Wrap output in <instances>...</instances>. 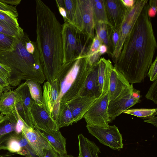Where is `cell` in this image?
<instances>
[{
	"label": "cell",
	"instance_id": "1",
	"mask_svg": "<svg viewBox=\"0 0 157 157\" xmlns=\"http://www.w3.org/2000/svg\"><path fill=\"white\" fill-rule=\"evenodd\" d=\"M147 2L126 38L114 67L130 84L143 82L147 75L157 45L147 14Z\"/></svg>",
	"mask_w": 157,
	"mask_h": 157
},
{
	"label": "cell",
	"instance_id": "2",
	"mask_svg": "<svg viewBox=\"0 0 157 157\" xmlns=\"http://www.w3.org/2000/svg\"><path fill=\"white\" fill-rule=\"evenodd\" d=\"M36 2V41L45 79L54 80L63 64L62 25L42 1Z\"/></svg>",
	"mask_w": 157,
	"mask_h": 157
},
{
	"label": "cell",
	"instance_id": "3",
	"mask_svg": "<svg viewBox=\"0 0 157 157\" xmlns=\"http://www.w3.org/2000/svg\"><path fill=\"white\" fill-rule=\"evenodd\" d=\"M29 38L25 33L17 38L13 50L0 51V63L8 66L11 70L8 80L10 86L19 85L23 80L41 84L46 79L38 50L32 54L26 49V42Z\"/></svg>",
	"mask_w": 157,
	"mask_h": 157
},
{
	"label": "cell",
	"instance_id": "4",
	"mask_svg": "<svg viewBox=\"0 0 157 157\" xmlns=\"http://www.w3.org/2000/svg\"><path fill=\"white\" fill-rule=\"evenodd\" d=\"M85 56L63 63L56 79L59 89L57 107L60 102H67L78 96L90 70Z\"/></svg>",
	"mask_w": 157,
	"mask_h": 157
},
{
	"label": "cell",
	"instance_id": "5",
	"mask_svg": "<svg viewBox=\"0 0 157 157\" xmlns=\"http://www.w3.org/2000/svg\"><path fill=\"white\" fill-rule=\"evenodd\" d=\"M62 36L63 64L86 56L93 40L70 23L62 25Z\"/></svg>",
	"mask_w": 157,
	"mask_h": 157
},
{
	"label": "cell",
	"instance_id": "6",
	"mask_svg": "<svg viewBox=\"0 0 157 157\" xmlns=\"http://www.w3.org/2000/svg\"><path fill=\"white\" fill-rule=\"evenodd\" d=\"M72 25L93 40L95 21L92 0H77Z\"/></svg>",
	"mask_w": 157,
	"mask_h": 157
},
{
	"label": "cell",
	"instance_id": "7",
	"mask_svg": "<svg viewBox=\"0 0 157 157\" xmlns=\"http://www.w3.org/2000/svg\"><path fill=\"white\" fill-rule=\"evenodd\" d=\"M147 0H138L132 7L128 8L122 23L119 27L120 39L116 48L111 57L115 63L121 52L124 42L132 30Z\"/></svg>",
	"mask_w": 157,
	"mask_h": 157
},
{
	"label": "cell",
	"instance_id": "8",
	"mask_svg": "<svg viewBox=\"0 0 157 157\" xmlns=\"http://www.w3.org/2000/svg\"><path fill=\"white\" fill-rule=\"evenodd\" d=\"M140 91L135 89L132 84L116 99L109 101L108 113L109 123L116 118L141 101Z\"/></svg>",
	"mask_w": 157,
	"mask_h": 157
},
{
	"label": "cell",
	"instance_id": "9",
	"mask_svg": "<svg viewBox=\"0 0 157 157\" xmlns=\"http://www.w3.org/2000/svg\"><path fill=\"white\" fill-rule=\"evenodd\" d=\"M109 101V91L97 98L84 115L87 125L106 127L109 123L108 108Z\"/></svg>",
	"mask_w": 157,
	"mask_h": 157
},
{
	"label": "cell",
	"instance_id": "10",
	"mask_svg": "<svg viewBox=\"0 0 157 157\" xmlns=\"http://www.w3.org/2000/svg\"><path fill=\"white\" fill-rule=\"evenodd\" d=\"M86 127L89 133L103 145L115 150L123 148L122 135L115 125L106 127L86 125Z\"/></svg>",
	"mask_w": 157,
	"mask_h": 157
},
{
	"label": "cell",
	"instance_id": "11",
	"mask_svg": "<svg viewBox=\"0 0 157 157\" xmlns=\"http://www.w3.org/2000/svg\"><path fill=\"white\" fill-rule=\"evenodd\" d=\"M14 90L18 95L16 108L19 118L29 127L34 128L31 109L35 102L31 97L27 84L25 82L20 84Z\"/></svg>",
	"mask_w": 157,
	"mask_h": 157
},
{
	"label": "cell",
	"instance_id": "12",
	"mask_svg": "<svg viewBox=\"0 0 157 157\" xmlns=\"http://www.w3.org/2000/svg\"><path fill=\"white\" fill-rule=\"evenodd\" d=\"M31 113L34 128L47 132L59 130L55 121L42 106L34 102L31 109Z\"/></svg>",
	"mask_w": 157,
	"mask_h": 157
},
{
	"label": "cell",
	"instance_id": "13",
	"mask_svg": "<svg viewBox=\"0 0 157 157\" xmlns=\"http://www.w3.org/2000/svg\"><path fill=\"white\" fill-rule=\"evenodd\" d=\"M22 132L31 148L40 157H44L45 151L52 149L42 132L38 129L32 128L24 123Z\"/></svg>",
	"mask_w": 157,
	"mask_h": 157
},
{
	"label": "cell",
	"instance_id": "14",
	"mask_svg": "<svg viewBox=\"0 0 157 157\" xmlns=\"http://www.w3.org/2000/svg\"><path fill=\"white\" fill-rule=\"evenodd\" d=\"M59 97V89L56 79L52 82L47 81L45 82L43 86L42 106L55 121L59 111L57 106Z\"/></svg>",
	"mask_w": 157,
	"mask_h": 157
},
{
	"label": "cell",
	"instance_id": "15",
	"mask_svg": "<svg viewBox=\"0 0 157 157\" xmlns=\"http://www.w3.org/2000/svg\"><path fill=\"white\" fill-rule=\"evenodd\" d=\"M104 2L109 25L112 28H119L128 8L121 0H104Z\"/></svg>",
	"mask_w": 157,
	"mask_h": 157
},
{
	"label": "cell",
	"instance_id": "16",
	"mask_svg": "<svg viewBox=\"0 0 157 157\" xmlns=\"http://www.w3.org/2000/svg\"><path fill=\"white\" fill-rule=\"evenodd\" d=\"M98 98L88 96H78L66 102L72 113L74 123L83 118L93 103Z\"/></svg>",
	"mask_w": 157,
	"mask_h": 157
},
{
	"label": "cell",
	"instance_id": "17",
	"mask_svg": "<svg viewBox=\"0 0 157 157\" xmlns=\"http://www.w3.org/2000/svg\"><path fill=\"white\" fill-rule=\"evenodd\" d=\"M131 85L125 77L113 67L109 84V101L116 99Z\"/></svg>",
	"mask_w": 157,
	"mask_h": 157
},
{
	"label": "cell",
	"instance_id": "18",
	"mask_svg": "<svg viewBox=\"0 0 157 157\" xmlns=\"http://www.w3.org/2000/svg\"><path fill=\"white\" fill-rule=\"evenodd\" d=\"M98 62L90 70L78 96H88L99 98L101 92L99 86L98 76Z\"/></svg>",
	"mask_w": 157,
	"mask_h": 157
},
{
	"label": "cell",
	"instance_id": "19",
	"mask_svg": "<svg viewBox=\"0 0 157 157\" xmlns=\"http://www.w3.org/2000/svg\"><path fill=\"white\" fill-rule=\"evenodd\" d=\"M23 122L20 119L17 109L10 114L8 117L0 123V144L7 135L14 132L17 134L22 133Z\"/></svg>",
	"mask_w": 157,
	"mask_h": 157
},
{
	"label": "cell",
	"instance_id": "20",
	"mask_svg": "<svg viewBox=\"0 0 157 157\" xmlns=\"http://www.w3.org/2000/svg\"><path fill=\"white\" fill-rule=\"evenodd\" d=\"M28 144L22 132L17 134L12 132L7 135L4 141L0 144V150H7L10 153L19 155L22 150Z\"/></svg>",
	"mask_w": 157,
	"mask_h": 157
},
{
	"label": "cell",
	"instance_id": "21",
	"mask_svg": "<svg viewBox=\"0 0 157 157\" xmlns=\"http://www.w3.org/2000/svg\"><path fill=\"white\" fill-rule=\"evenodd\" d=\"M98 64V79L101 97L109 90L110 74L113 66L109 59H106L104 58L100 59Z\"/></svg>",
	"mask_w": 157,
	"mask_h": 157
},
{
	"label": "cell",
	"instance_id": "22",
	"mask_svg": "<svg viewBox=\"0 0 157 157\" xmlns=\"http://www.w3.org/2000/svg\"><path fill=\"white\" fill-rule=\"evenodd\" d=\"M18 95L10 88L4 91L0 97V112L1 114L7 115L14 112L16 109Z\"/></svg>",
	"mask_w": 157,
	"mask_h": 157
},
{
	"label": "cell",
	"instance_id": "23",
	"mask_svg": "<svg viewBox=\"0 0 157 157\" xmlns=\"http://www.w3.org/2000/svg\"><path fill=\"white\" fill-rule=\"evenodd\" d=\"M41 131L52 149L60 157L67 155L66 149V139L59 130L51 132Z\"/></svg>",
	"mask_w": 157,
	"mask_h": 157
},
{
	"label": "cell",
	"instance_id": "24",
	"mask_svg": "<svg viewBox=\"0 0 157 157\" xmlns=\"http://www.w3.org/2000/svg\"><path fill=\"white\" fill-rule=\"evenodd\" d=\"M55 121L58 128L71 125L74 123L72 113L66 102H60Z\"/></svg>",
	"mask_w": 157,
	"mask_h": 157
},
{
	"label": "cell",
	"instance_id": "25",
	"mask_svg": "<svg viewBox=\"0 0 157 157\" xmlns=\"http://www.w3.org/2000/svg\"><path fill=\"white\" fill-rule=\"evenodd\" d=\"M79 155L81 157H93L95 151L99 148L95 143L81 134L78 135Z\"/></svg>",
	"mask_w": 157,
	"mask_h": 157
},
{
	"label": "cell",
	"instance_id": "26",
	"mask_svg": "<svg viewBox=\"0 0 157 157\" xmlns=\"http://www.w3.org/2000/svg\"><path fill=\"white\" fill-rule=\"evenodd\" d=\"M92 1L95 23H105L109 25L107 19L104 0H92Z\"/></svg>",
	"mask_w": 157,
	"mask_h": 157
},
{
	"label": "cell",
	"instance_id": "27",
	"mask_svg": "<svg viewBox=\"0 0 157 157\" xmlns=\"http://www.w3.org/2000/svg\"><path fill=\"white\" fill-rule=\"evenodd\" d=\"M25 82L29 87L31 95L34 102L39 105L42 106V94L40 83L31 80H27Z\"/></svg>",
	"mask_w": 157,
	"mask_h": 157
},
{
	"label": "cell",
	"instance_id": "28",
	"mask_svg": "<svg viewBox=\"0 0 157 157\" xmlns=\"http://www.w3.org/2000/svg\"><path fill=\"white\" fill-rule=\"evenodd\" d=\"M157 108L131 109L125 110L123 113L138 117L147 119L156 115L157 114Z\"/></svg>",
	"mask_w": 157,
	"mask_h": 157
},
{
	"label": "cell",
	"instance_id": "29",
	"mask_svg": "<svg viewBox=\"0 0 157 157\" xmlns=\"http://www.w3.org/2000/svg\"><path fill=\"white\" fill-rule=\"evenodd\" d=\"M18 37H13L0 33V51L13 50Z\"/></svg>",
	"mask_w": 157,
	"mask_h": 157
},
{
	"label": "cell",
	"instance_id": "30",
	"mask_svg": "<svg viewBox=\"0 0 157 157\" xmlns=\"http://www.w3.org/2000/svg\"><path fill=\"white\" fill-rule=\"evenodd\" d=\"M0 33L13 37H17L24 35L25 32L20 27L15 28L0 21Z\"/></svg>",
	"mask_w": 157,
	"mask_h": 157
},
{
	"label": "cell",
	"instance_id": "31",
	"mask_svg": "<svg viewBox=\"0 0 157 157\" xmlns=\"http://www.w3.org/2000/svg\"><path fill=\"white\" fill-rule=\"evenodd\" d=\"M119 39V28H111L109 35V48L107 52L110 56L116 48Z\"/></svg>",
	"mask_w": 157,
	"mask_h": 157
},
{
	"label": "cell",
	"instance_id": "32",
	"mask_svg": "<svg viewBox=\"0 0 157 157\" xmlns=\"http://www.w3.org/2000/svg\"><path fill=\"white\" fill-rule=\"evenodd\" d=\"M111 27L103 23H95V30L96 35L101 42L106 37L109 36Z\"/></svg>",
	"mask_w": 157,
	"mask_h": 157
},
{
	"label": "cell",
	"instance_id": "33",
	"mask_svg": "<svg viewBox=\"0 0 157 157\" xmlns=\"http://www.w3.org/2000/svg\"><path fill=\"white\" fill-rule=\"evenodd\" d=\"M63 2L69 23L72 24L76 7L77 0H63Z\"/></svg>",
	"mask_w": 157,
	"mask_h": 157
},
{
	"label": "cell",
	"instance_id": "34",
	"mask_svg": "<svg viewBox=\"0 0 157 157\" xmlns=\"http://www.w3.org/2000/svg\"><path fill=\"white\" fill-rule=\"evenodd\" d=\"M0 21L14 28H19L20 27L17 18L0 11Z\"/></svg>",
	"mask_w": 157,
	"mask_h": 157
},
{
	"label": "cell",
	"instance_id": "35",
	"mask_svg": "<svg viewBox=\"0 0 157 157\" xmlns=\"http://www.w3.org/2000/svg\"><path fill=\"white\" fill-rule=\"evenodd\" d=\"M148 99L152 101L155 104H157V79L151 85L145 95Z\"/></svg>",
	"mask_w": 157,
	"mask_h": 157
},
{
	"label": "cell",
	"instance_id": "36",
	"mask_svg": "<svg viewBox=\"0 0 157 157\" xmlns=\"http://www.w3.org/2000/svg\"><path fill=\"white\" fill-rule=\"evenodd\" d=\"M0 11L7 13L17 18L18 16V13L15 7L8 5L0 1Z\"/></svg>",
	"mask_w": 157,
	"mask_h": 157
},
{
	"label": "cell",
	"instance_id": "37",
	"mask_svg": "<svg viewBox=\"0 0 157 157\" xmlns=\"http://www.w3.org/2000/svg\"><path fill=\"white\" fill-rule=\"evenodd\" d=\"M147 75L151 81L153 82L157 79V57L151 64L149 69Z\"/></svg>",
	"mask_w": 157,
	"mask_h": 157
},
{
	"label": "cell",
	"instance_id": "38",
	"mask_svg": "<svg viewBox=\"0 0 157 157\" xmlns=\"http://www.w3.org/2000/svg\"><path fill=\"white\" fill-rule=\"evenodd\" d=\"M56 2L59 13L63 17L64 23H69V21L67 17L63 0H56Z\"/></svg>",
	"mask_w": 157,
	"mask_h": 157
},
{
	"label": "cell",
	"instance_id": "39",
	"mask_svg": "<svg viewBox=\"0 0 157 157\" xmlns=\"http://www.w3.org/2000/svg\"><path fill=\"white\" fill-rule=\"evenodd\" d=\"M101 44V41L97 36L95 35L86 56H90L98 52L99 47Z\"/></svg>",
	"mask_w": 157,
	"mask_h": 157
},
{
	"label": "cell",
	"instance_id": "40",
	"mask_svg": "<svg viewBox=\"0 0 157 157\" xmlns=\"http://www.w3.org/2000/svg\"><path fill=\"white\" fill-rule=\"evenodd\" d=\"M11 73V69L8 66L0 63V77L8 81Z\"/></svg>",
	"mask_w": 157,
	"mask_h": 157
},
{
	"label": "cell",
	"instance_id": "41",
	"mask_svg": "<svg viewBox=\"0 0 157 157\" xmlns=\"http://www.w3.org/2000/svg\"><path fill=\"white\" fill-rule=\"evenodd\" d=\"M148 4L147 14L150 17H154L156 14L157 10V1L150 0Z\"/></svg>",
	"mask_w": 157,
	"mask_h": 157
},
{
	"label": "cell",
	"instance_id": "42",
	"mask_svg": "<svg viewBox=\"0 0 157 157\" xmlns=\"http://www.w3.org/2000/svg\"><path fill=\"white\" fill-rule=\"evenodd\" d=\"M8 81L0 77V91L3 92L10 88Z\"/></svg>",
	"mask_w": 157,
	"mask_h": 157
},
{
	"label": "cell",
	"instance_id": "43",
	"mask_svg": "<svg viewBox=\"0 0 157 157\" xmlns=\"http://www.w3.org/2000/svg\"><path fill=\"white\" fill-rule=\"evenodd\" d=\"M44 157H60V156L53 149H52L45 151Z\"/></svg>",
	"mask_w": 157,
	"mask_h": 157
},
{
	"label": "cell",
	"instance_id": "44",
	"mask_svg": "<svg viewBox=\"0 0 157 157\" xmlns=\"http://www.w3.org/2000/svg\"><path fill=\"white\" fill-rule=\"evenodd\" d=\"M123 5L128 9L133 6L136 0H121Z\"/></svg>",
	"mask_w": 157,
	"mask_h": 157
},
{
	"label": "cell",
	"instance_id": "45",
	"mask_svg": "<svg viewBox=\"0 0 157 157\" xmlns=\"http://www.w3.org/2000/svg\"><path fill=\"white\" fill-rule=\"evenodd\" d=\"M0 1L8 5L13 6L17 5L20 4L21 0H0Z\"/></svg>",
	"mask_w": 157,
	"mask_h": 157
},
{
	"label": "cell",
	"instance_id": "46",
	"mask_svg": "<svg viewBox=\"0 0 157 157\" xmlns=\"http://www.w3.org/2000/svg\"><path fill=\"white\" fill-rule=\"evenodd\" d=\"M146 120H144V121L147 123H150L155 127H157V117L153 116Z\"/></svg>",
	"mask_w": 157,
	"mask_h": 157
},
{
	"label": "cell",
	"instance_id": "47",
	"mask_svg": "<svg viewBox=\"0 0 157 157\" xmlns=\"http://www.w3.org/2000/svg\"><path fill=\"white\" fill-rule=\"evenodd\" d=\"M98 51L100 54L101 55L105 53H107L108 48L105 45L101 44L99 47Z\"/></svg>",
	"mask_w": 157,
	"mask_h": 157
},
{
	"label": "cell",
	"instance_id": "48",
	"mask_svg": "<svg viewBox=\"0 0 157 157\" xmlns=\"http://www.w3.org/2000/svg\"><path fill=\"white\" fill-rule=\"evenodd\" d=\"M9 115L10 114L3 116L1 114H0V123L7 118L9 117Z\"/></svg>",
	"mask_w": 157,
	"mask_h": 157
},
{
	"label": "cell",
	"instance_id": "49",
	"mask_svg": "<svg viewBox=\"0 0 157 157\" xmlns=\"http://www.w3.org/2000/svg\"><path fill=\"white\" fill-rule=\"evenodd\" d=\"M0 157H13V156L10 153H8L5 154L0 155Z\"/></svg>",
	"mask_w": 157,
	"mask_h": 157
},
{
	"label": "cell",
	"instance_id": "50",
	"mask_svg": "<svg viewBox=\"0 0 157 157\" xmlns=\"http://www.w3.org/2000/svg\"><path fill=\"white\" fill-rule=\"evenodd\" d=\"M60 157H74L71 155H68L67 154Z\"/></svg>",
	"mask_w": 157,
	"mask_h": 157
},
{
	"label": "cell",
	"instance_id": "51",
	"mask_svg": "<svg viewBox=\"0 0 157 157\" xmlns=\"http://www.w3.org/2000/svg\"><path fill=\"white\" fill-rule=\"evenodd\" d=\"M3 91H0V97H1V95H2V93H3Z\"/></svg>",
	"mask_w": 157,
	"mask_h": 157
},
{
	"label": "cell",
	"instance_id": "52",
	"mask_svg": "<svg viewBox=\"0 0 157 157\" xmlns=\"http://www.w3.org/2000/svg\"><path fill=\"white\" fill-rule=\"evenodd\" d=\"M77 157H81L79 155H78V156Z\"/></svg>",
	"mask_w": 157,
	"mask_h": 157
},
{
	"label": "cell",
	"instance_id": "53",
	"mask_svg": "<svg viewBox=\"0 0 157 157\" xmlns=\"http://www.w3.org/2000/svg\"></svg>",
	"mask_w": 157,
	"mask_h": 157
}]
</instances>
